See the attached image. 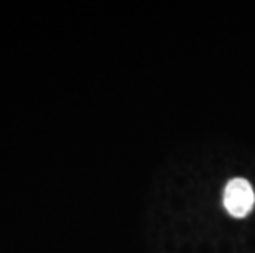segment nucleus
I'll return each instance as SVG.
<instances>
[{
	"label": "nucleus",
	"instance_id": "f257e3e1",
	"mask_svg": "<svg viewBox=\"0 0 255 253\" xmlns=\"http://www.w3.org/2000/svg\"><path fill=\"white\" fill-rule=\"evenodd\" d=\"M226 211L232 217H246L255 206V192L252 184L244 177H234L226 184L224 196H222Z\"/></svg>",
	"mask_w": 255,
	"mask_h": 253
}]
</instances>
